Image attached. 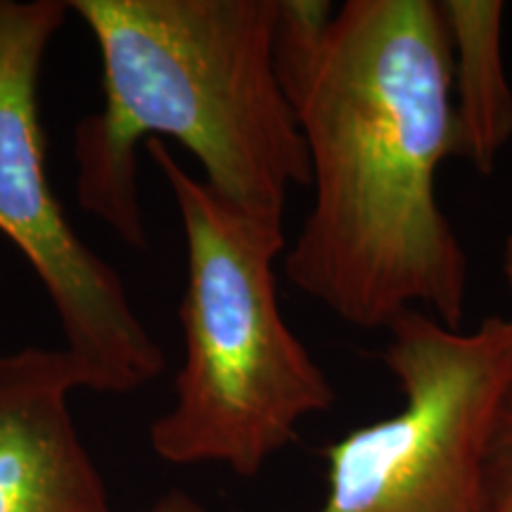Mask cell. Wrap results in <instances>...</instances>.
<instances>
[{
  "label": "cell",
  "mask_w": 512,
  "mask_h": 512,
  "mask_svg": "<svg viewBox=\"0 0 512 512\" xmlns=\"http://www.w3.org/2000/svg\"><path fill=\"white\" fill-rule=\"evenodd\" d=\"M147 512H209L207 505L183 489H171L157 498Z\"/></svg>",
  "instance_id": "cell-10"
},
{
  "label": "cell",
  "mask_w": 512,
  "mask_h": 512,
  "mask_svg": "<svg viewBox=\"0 0 512 512\" xmlns=\"http://www.w3.org/2000/svg\"><path fill=\"white\" fill-rule=\"evenodd\" d=\"M294 114L313 202L287 280L358 330L408 311L463 328L470 264L437 192L456 157L439 0H347Z\"/></svg>",
  "instance_id": "cell-1"
},
{
  "label": "cell",
  "mask_w": 512,
  "mask_h": 512,
  "mask_svg": "<svg viewBox=\"0 0 512 512\" xmlns=\"http://www.w3.org/2000/svg\"><path fill=\"white\" fill-rule=\"evenodd\" d=\"M67 15V0H0V235L46 287L81 387L124 396L164 373V351L50 185L38 83Z\"/></svg>",
  "instance_id": "cell-5"
},
{
  "label": "cell",
  "mask_w": 512,
  "mask_h": 512,
  "mask_svg": "<svg viewBox=\"0 0 512 512\" xmlns=\"http://www.w3.org/2000/svg\"><path fill=\"white\" fill-rule=\"evenodd\" d=\"M384 332L401 406L325 448L316 512H482L486 451L512 387V320L453 330L408 311Z\"/></svg>",
  "instance_id": "cell-4"
},
{
  "label": "cell",
  "mask_w": 512,
  "mask_h": 512,
  "mask_svg": "<svg viewBox=\"0 0 512 512\" xmlns=\"http://www.w3.org/2000/svg\"><path fill=\"white\" fill-rule=\"evenodd\" d=\"M102 62V107L74 126L76 200L145 252L138 147L178 143L226 200L283 221L311 185L273 67L278 0H67Z\"/></svg>",
  "instance_id": "cell-2"
},
{
  "label": "cell",
  "mask_w": 512,
  "mask_h": 512,
  "mask_svg": "<svg viewBox=\"0 0 512 512\" xmlns=\"http://www.w3.org/2000/svg\"><path fill=\"white\" fill-rule=\"evenodd\" d=\"M482 512H512V387L496 415L486 451Z\"/></svg>",
  "instance_id": "cell-9"
},
{
  "label": "cell",
  "mask_w": 512,
  "mask_h": 512,
  "mask_svg": "<svg viewBox=\"0 0 512 512\" xmlns=\"http://www.w3.org/2000/svg\"><path fill=\"white\" fill-rule=\"evenodd\" d=\"M76 389L64 349L0 356V512H117L76 427Z\"/></svg>",
  "instance_id": "cell-6"
},
{
  "label": "cell",
  "mask_w": 512,
  "mask_h": 512,
  "mask_svg": "<svg viewBox=\"0 0 512 512\" xmlns=\"http://www.w3.org/2000/svg\"><path fill=\"white\" fill-rule=\"evenodd\" d=\"M448 34L456 157L479 176L512 143V86L503 62L501 0H439Z\"/></svg>",
  "instance_id": "cell-7"
},
{
  "label": "cell",
  "mask_w": 512,
  "mask_h": 512,
  "mask_svg": "<svg viewBox=\"0 0 512 512\" xmlns=\"http://www.w3.org/2000/svg\"><path fill=\"white\" fill-rule=\"evenodd\" d=\"M185 238V292L178 309L183 363L176 396L150 425L162 463L221 465L256 477L297 439L299 425L335 406L328 373L280 311L275 264L285 252L283 221L249 214L195 178L150 140Z\"/></svg>",
  "instance_id": "cell-3"
},
{
  "label": "cell",
  "mask_w": 512,
  "mask_h": 512,
  "mask_svg": "<svg viewBox=\"0 0 512 512\" xmlns=\"http://www.w3.org/2000/svg\"><path fill=\"white\" fill-rule=\"evenodd\" d=\"M501 271H503L505 290H508V299H510V313H508V318L512 320V233L508 235V238H505L503 259H501Z\"/></svg>",
  "instance_id": "cell-11"
},
{
  "label": "cell",
  "mask_w": 512,
  "mask_h": 512,
  "mask_svg": "<svg viewBox=\"0 0 512 512\" xmlns=\"http://www.w3.org/2000/svg\"><path fill=\"white\" fill-rule=\"evenodd\" d=\"M335 15L337 5L330 0H278L273 67L292 110L316 74Z\"/></svg>",
  "instance_id": "cell-8"
}]
</instances>
